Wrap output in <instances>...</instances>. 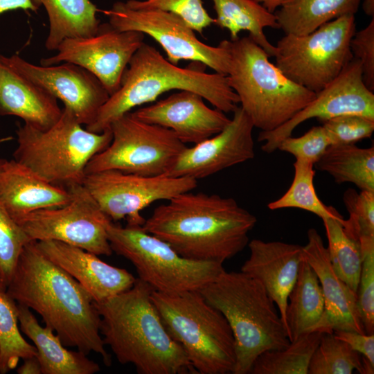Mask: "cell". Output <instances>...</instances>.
I'll return each mask as SVG.
<instances>
[{"mask_svg": "<svg viewBox=\"0 0 374 374\" xmlns=\"http://www.w3.org/2000/svg\"><path fill=\"white\" fill-rule=\"evenodd\" d=\"M144 38L141 32L121 31L109 22L100 24L93 35L64 39L57 53L42 58L40 64L70 62L79 65L93 73L111 96L120 88L125 71Z\"/></svg>", "mask_w": 374, "mask_h": 374, "instance_id": "9a60e30c", "label": "cell"}, {"mask_svg": "<svg viewBox=\"0 0 374 374\" xmlns=\"http://www.w3.org/2000/svg\"><path fill=\"white\" fill-rule=\"evenodd\" d=\"M132 114L171 130L184 144H196L219 133L231 121L222 111L208 107L201 95L188 90L177 91Z\"/></svg>", "mask_w": 374, "mask_h": 374, "instance_id": "d6986e66", "label": "cell"}, {"mask_svg": "<svg viewBox=\"0 0 374 374\" xmlns=\"http://www.w3.org/2000/svg\"><path fill=\"white\" fill-rule=\"evenodd\" d=\"M21 9L36 12L37 8L31 0H0V15L10 10Z\"/></svg>", "mask_w": 374, "mask_h": 374, "instance_id": "ee69618b", "label": "cell"}, {"mask_svg": "<svg viewBox=\"0 0 374 374\" xmlns=\"http://www.w3.org/2000/svg\"><path fill=\"white\" fill-rule=\"evenodd\" d=\"M330 139L323 125L314 126L303 135L283 139L277 149L292 154L296 160L314 165L327 148L331 145Z\"/></svg>", "mask_w": 374, "mask_h": 374, "instance_id": "ab89813d", "label": "cell"}, {"mask_svg": "<svg viewBox=\"0 0 374 374\" xmlns=\"http://www.w3.org/2000/svg\"><path fill=\"white\" fill-rule=\"evenodd\" d=\"M39 9L46 10L49 31L45 41L48 51H56L65 39L89 37L96 34L100 24L98 8L90 0H31Z\"/></svg>", "mask_w": 374, "mask_h": 374, "instance_id": "484cf974", "label": "cell"}, {"mask_svg": "<svg viewBox=\"0 0 374 374\" xmlns=\"http://www.w3.org/2000/svg\"><path fill=\"white\" fill-rule=\"evenodd\" d=\"M250 255L241 271L259 281L276 303L285 326L290 292L303 260V247L280 241L253 239L248 244ZM287 330V329H286Z\"/></svg>", "mask_w": 374, "mask_h": 374, "instance_id": "7402d4cb", "label": "cell"}, {"mask_svg": "<svg viewBox=\"0 0 374 374\" xmlns=\"http://www.w3.org/2000/svg\"><path fill=\"white\" fill-rule=\"evenodd\" d=\"M350 114L374 119V93L365 85L361 62L354 57L306 107L278 128L261 131L258 141L263 143L262 151L271 153L283 139L291 136L297 126L309 119L316 118L323 122Z\"/></svg>", "mask_w": 374, "mask_h": 374, "instance_id": "2e32d148", "label": "cell"}, {"mask_svg": "<svg viewBox=\"0 0 374 374\" xmlns=\"http://www.w3.org/2000/svg\"><path fill=\"white\" fill-rule=\"evenodd\" d=\"M67 188L48 183L14 159L6 160L0 172V204L16 221L35 211L67 204Z\"/></svg>", "mask_w": 374, "mask_h": 374, "instance_id": "cb8c5ba5", "label": "cell"}, {"mask_svg": "<svg viewBox=\"0 0 374 374\" xmlns=\"http://www.w3.org/2000/svg\"><path fill=\"white\" fill-rule=\"evenodd\" d=\"M201 64L179 67L144 42L132 57L118 90L109 96L96 121L86 129L101 133L132 109L154 102L162 93L172 90L195 92L215 108L224 113L233 112L240 101L227 76L216 72L208 73Z\"/></svg>", "mask_w": 374, "mask_h": 374, "instance_id": "277c9868", "label": "cell"}, {"mask_svg": "<svg viewBox=\"0 0 374 374\" xmlns=\"http://www.w3.org/2000/svg\"><path fill=\"white\" fill-rule=\"evenodd\" d=\"M333 334L362 355L364 374H373L374 333L362 334L353 331L336 330Z\"/></svg>", "mask_w": 374, "mask_h": 374, "instance_id": "7bdbcfd3", "label": "cell"}, {"mask_svg": "<svg viewBox=\"0 0 374 374\" xmlns=\"http://www.w3.org/2000/svg\"><path fill=\"white\" fill-rule=\"evenodd\" d=\"M13 139V137L11 136H5V137H0V144L6 143L7 141H10ZM6 159L0 158V172L3 168V166L5 163Z\"/></svg>", "mask_w": 374, "mask_h": 374, "instance_id": "c3c4849f", "label": "cell"}, {"mask_svg": "<svg viewBox=\"0 0 374 374\" xmlns=\"http://www.w3.org/2000/svg\"><path fill=\"white\" fill-rule=\"evenodd\" d=\"M354 371L364 374L362 355L333 332L323 333L308 374H351Z\"/></svg>", "mask_w": 374, "mask_h": 374, "instance_id": "e575fe53", "label": "cell"}, {"mask_svg": "<svg viewBox=\"0 0 374 374\" xmlns=\"http://www.w3.org/2000/svg\"><path fill=\"white\" fill-rule=\"evenodd\" d=\"M199 292L231 329L236 355L233 374L249 373L262 353L290 344L276 303L255 278L241 271L224 270Z\"/></svg>", "mask_w": 374, "mask_h": 374, "instance_id": "5b68a950", "label": "cell"}, {"mask_svg": "<svg viewBox=\"0 0 374 374\" xmlns=\"http://www.w3.org/2000/svg\"><path fill=\"white\" fill-rule=\"evenodd\" d=\"M106 229L112 251L131 262L139 278L154 291H199L224 270L221 262L181 256L141 225L127 224L123 227L109 221Z\"/></svg>", "mask_w": 374, "mask_h": 374, "instance_id": "9c48e42d", "label": "cell"}, {"mask_svg": "<svg viewBox=\"0 0 374 374\" xmlns=\"http://www.w3.org/2000/svg\"><path fill=\"white\" fill-rule=\"evenodd\" d=\"M152 291L137 278L127 291L95 302L105 345L118 362L133 364L141 374L196 373L166 329L152 300Z\"/></svg>", "mask_w": 374, "mask_h": 374, "instance_id": "3957f363", "label": "cell"}, {"mask_svg": "<svg viewBox=\"0 0 374 374\" xmlns=\"http://www.w3.org/2000/svg\"><path fill=\"white\" fill-rule=\"evenodd\" d=\"M6 292L17 303L37 312L64 346L87 355L99 354L112 363L100 331V317L87 290L51 262L30 241L23 249Z\"/></svg>", "mask_w": 374, "mask_h": 374, "instance_id": "6da1fadb", "label": "cell"}, {"mask_svg": "<svg viewBox=\"0 0 374 374\" xmlns=\"http://www.w3.org/2000/svg\"><path fill=\"white\" fill-rule=\"evenodd\" d=\"M314 166L328 173L337 184L352 183L361 190L374 191L373 146L331 145Z\"/></svg>", "mask_w": 374, "mask_h": 374, "instance_id": "f546056e", "label": "cell"}, {"mask_svg": "<svg viewBox=\"0 0 374 374\" xmlns=\"http://www.w3.org/2000/svg\"><path fill=\"white\" fill-rule=\"evenodd\" d=\"M216 13L214 23L229 31L231 40L239 38V33L247 31L268 56L274 57L275 46L267 39L265 28L279 29L274 13L269 12L255 0H211Z\"/></svg>", "mask_w": 374, "mask_h": 374, "instance_id": "4316f807", "label": "cell"}, {"mask_svg": "<svg viewBox=\"0 0 374 374\" xmlns=\"http://www.w3.org/2000/svg\"><path fill=\"white\" fill-rule=\"evenodd\" d=\"M322 123L332 145L355 144L374 131V119L360 115L339 116Z\"/></svg>", "mask_w": 374, "mask_h": 374, "instance_id": "60d3db41", "label": "cell"}, {"mask_svg": "<svg viewBox=\"0 0 374 374\" xmlns=\"http://www.w3.org/2000/svg\"><path fill=\"white\" fill-rule=\"evenodd\" d=\"M322 220L332 268L337 276L357 294L362 265L359 244L344 231L342 225L344 219L327 217Z\"/></svg>", "mask_w": 374, "mask_h": 374, "instance_id": "1f68e13d", "label": "cell"}, {"mask_svg": "<svg viewBox=\"0 0 374 374\" xmlns=\"http://www.w3.org/2000/svg\"><path fill=\"white\" fill-rule=\"evenodd\" d=\"M250 37L230 40L229 83L254 127L274 130L306 107L316 93L287 78Z\"/></svg>", "mask_w": 374, "mask_h": 374, "instance_id": "8992f818", "label": "cell"}, {"mask_svg": "<svg viewBox=\"0 0 374 374\" xmlns=\"http://www.w3.org/2000/svg\"><path fill=\"white\" fill-rule=\"evenodd\" d=\"M57 99L13 67L0 53V116H15L44 130L60 118Z\"/></svg>", "mask_w": 374, "mask_h": 374, "instance_id": "603a6c76", "label": "cell"}, {"mask_svg": "<svg viewBox=\"0 0 374 374\" xmlns=\"http://www.w3.org/2000/svg\"><path fill=\"white\" fill-rule=\"evenodd\" d=\"M36 355L35 346L19 331L17 302L0 292V374L16 368L20 359Z\"/></svg>", "mask_w": 374, "mask_h": 374, "instance_id": "836d02e7", "label": "cell"}, {"mask_svg": "<svg viewBox=\"0 0 374 374\" xmlns=\"http://www.w3.org/2000/svg\"><path fill=\"white\" fill-rule=\"evenodd\" d=\"M362 0H283L275 11L285 35H303L345 15H355Z\"/></svg>", "mask_w": 374, "mask_h": 374, "instance_id": "83f0119b", "label": "cell"}, {"mask_svg": "<svg viewBox=\"0 0 374 374\" xmlns=\"http://www.w3.org/2000/svg\"><path fill=\"white\" fill-rule=\"evenodd\" d=\"M6 288H7L6 285L2 281V280L0 278V292H6Z\"/></svg>", "mask_w": 374, "mask_h": 374, "instance_id": "681fc988", "label": "cell"}, {"mask_svg": "<svg viewBox=\"0 0 374 374\" xmlns=\"http://www.w3.org/2000/svg\"><path fill=\"white\" fill-rule=\"evenodd\" d=\"M82 126L65 107L59 120L47 130L19 124L13 159L48 183L66 186L82 184L90 159L112 139L110 128L95 133Z\"/></svg>", "mask_w": 374, "mask_h": 374, "instance_id": "ba28073f", "label": "cell"}, {"mask_svg": "<svg viewBox=\"0 0 374 374\" xmlns=\"http://www.w3.org/2000/svg\"><path fill=\"white\" fill-rule=\"evenodd\" d=\"M362 8L366 15L374 17V0H363Z\"/></svg>", "mask_w": 374, "mask_h": 374, "instance_id": "7dc6e473", "label": "cell"}, {"mask_svg": "<svg viewBox=\"0 0 374 374\" xmlns=\"http://www.w3.org/2000/svg\"><path fill=\"white\" fill-rule=\"evenodd\" d=\"M30 241L21 226L0 204V278L6 287L23 249Z\"/></svg>", "mask_w": 374, "mask_h": 374, "instance_id": "8d00e7d4", "label": "cell"}, {"mask_svg": "<svg viewBox=\"0 0 374 374\" xmlns=\"http://www.w3.org/2000/svg\"><path fill=\"white\" fill-rule=\"evenodd\" d=\"M262 5L269 12L274 13L280 7L283 0H255Z\"/></svg>", "mask_w": 374, "mask_h": 374, "instance_id": "bcb514c9", "label": "cell"}, {"mask_svg": "<svg viewBox=\"0 0 374 374\" xmlns=\"http://www.w3.org/2000/svg\"><path fill=\"white\" fill-rule=\"evenodd\" d=\"M17 304L19 329L36 348L42 374H93L100 370L86 354L66 349L51 328L40 326L30 309Z\"/></svg>", "mask_w": 374, "mask_h": 374, "instance_id": "d4e9b609", "label": "cell"}, {"mask_svg": "<svg viewBox=\"0 0 374 374\" xmlns=\"http://www.w3.org/2000/svg\"><path fill=\"white\" fill-rule=\"evenodd\" d=\"M19 374H42L40 363L36 356L24 359L23 364L18 368Z\"/></svg>", "mask_w": 374, "mask_h": 374, "instance_id": "f6af8a7d", "label": "cell"}, {"mask_svg": "<svg viewBox=\"0 0 374 374\" xmlns=\"http://www.w3.org/2000/svg\"><path fill=\"white\" fill-rule=\"evenodd\" d=\"M324 310V299L318 277L305 258L290 292L285 326L290 341L312 331Z\"/></svg>", "mask_w": 374, "mask_h": 374, "instance_id": "f1b7e54d", "label": "cell"}, {"mask_svg": "<svg viewBox=\"0 0 374 374\" xmlns=\"http://www.w3.org/2000/svg\"><path fill=\"white\" fill-rule=\"evenodd\" d=\"M82 184L112 221L126 218L129 225H143L141 211L159 200H169L197 186V180L166 175L143 176L116 170L86 174Z\"/></svg>", "mask_w": 374, "mask_h": 374, "instance_id": "5bb4252c", "label": "cell"}, {"mask_svg": "<svg viewBox=\"0 0 374 374\" xmlns=\"http://www.w3.org/2000/svg\"><path fill=\"white\" fill-rule=\"evenodd\" d=\"M359 244L362 265L357 289V305L366 334L374 333V238H362Z\"/></svg>", "mask_w": 374, "mask_h": 374, "instance_id": "74e56055", "label": "cell"}, {"mask_svg": "<svg viewBox=\"0 0 374 374\" xmlns=\"http://www.w3.org/2000/svg\"><path fill=\"white\" fill-rule=\"evenodd\" d=\"M323 332L311 331L300 335L282 349L262 353L254 361L251 374H308L311 357Z\"/></svg>", "mask_w": 374, "mask_h": 374, "instance_id": "4dcf8cb0", "label": "cell"}, {"mask_svg": "<svg viewBox=\"0 0 374 374\" xmlns=\"http://www.w3.org/2000/svg\"><path fill=\"white\" fill-rule=\"evenodd\" d=\"M355 32V15H345L308 34H287L275 46V65L292 82L317 93L353 59Z\"/></svg>", "mask_w": 374, "mask_h": 374, "instance_id": "30bf717a", "label": "cell"}, {"mask_svg": "<svg viewBox=\"0 0 374 374\" xmlns=\"http://www.w3.org/2000/svg\"><path fill=\"white\" fill-rule=\"evenodd\" d=\"M35 242L44 256L82 285L96 303L127 291L136 281L126 269L109 265L80 247L57 240Z\"/></svg>", "mask_w": 374, "mask_h": 374, "instance_id": "44dd1931", "label": "cell"}, {"mask_svg": "<svg viewBox=\"0 0 374 374\" xmlns=\"http://www.w3.org/2000/svg\"><path fill=\"white\" fill-rule=\"evenodd\" d=\"M303 253L318 277L324 299L323 313L312 331L366 333L358 308L357 295L335 274L328 249L317 229L308 230V243L303 247Z\"/></svg>", "mask_w": 374, "mask_h": 374, "instance_id": "ffe728a7", "label": "cell"}, {"mask_svg": "<svg viewBox=\"0 0 374 374\" xmlns=\"http://www.w3.org/2000/svg\"><path fill=\"white\" fill-rule=\"evenodd\" d=\"M7 59L19 72L60 100L86 127L96 121L110 96L100 81L79 65L70 62L36 65L17 54Z\"/></svg>", "mask_w": 374, "mask_h": 374, "instance_id": "e0dca14e", "label": "cell"}, {"mask_svg": "<svg viewBox=\"0 0 374 374\" xmlns=\"http://www.w3.org/2000/svg\"><path fill=\"white\" fill-rule=\"evenodd\" d=\"M293 166L294 175L290 188L280 197L269 202L267 207L272 211L299 208L311 212L322 220L327 217L344 219L334 207L326 206L319 198L313 182L314 165L296 160Z\"/></svg>", "mask_w": 374, "mask_h": 374, "instance_id": "d6a6232c", "label": "cell"}, {"mask_svg": "<svg viewBox=\"0 0 374 374\" xmlns=\"http://www.w3.org/2000/svg\"><path fill=\"white\" fill-rule=\"evenodd\" d=\"M104 13L116 29L139 31L152 37L162 47L171 63L177 65L181 60H190L226 75L230 40H222L217 46L206 44L177 15L157 9L133 8L125 1L114 3Z\"/></svg>", "mask_w": 374, "mask_h": 374, "instance_id": "7c38bea8", "label": "cell"}, {"mask_svg": "<svg viewBox=\"0 0 374 374\" xmlns=\"http://www.w3.org/2000/svg\"><path fill=\"white\" fill-rule=\"evenodd\" d=\"M256 222L232 197L190 190L157 206L142 227L184 258L224 262L245 248Z\"/></svg>", "mask_w": 374, "mask_h": 374, "instance_id": "7a4b0ae2", "label": "cell"}, {"mask_svg": "<svg viewBox=\"0 0 374 374\" xmlns=\"http://www.w3.org/2000/svg\"><path fill=\"white\" fill-rule=\"evenodd\" d=\"M151 297L166 329L182 347L196 373H233L236 355L231 329L199 291L153 290Z\"/></svg>", "mask_w": 374, "mask_h": 374, "instance_id": "52a82bcc", "label": "cell"}, {"mask_svg": "<svg viewBox=\"0 0 374 374\" xmlns=\"http://www.w3.org/2000/svg\"><path fill=\"white\" fill-rule=\"evenodd\" d=\"M64 206L35 211L17 222L32 241L57 240L96 254L111 256L106 226L112 221L81 183L66 186Z\"/></svg>", "mask_w": 374, "mask_h": 374, "instance_id": "4fadbf2b", "label": "cell"}, {"mask_svg": "<svg viewBox=\"0 0 374 374\" xmlns=\"http://www.w3.org/2000/svg\"><path fill=\"white\" fill-rule=\"evenodd\" d=\"M109 145L87 163L85 175L107 170L143 176L166 175L186 147L170 129L143 122L131 112L110 125Z\"/></svg>", "mask_w": 374, "mask_h": 374, "instance_id": "8fae6325", "label": "cell"}, {"mask_svg": "<svg viewBox=\"0 0 374 374\" xmlns=\"http://www.w3.org/2000/svg\"><path fill=\"white\" fill-rule=\"evenodd\" d=\"M343 201L349 214L342 225L349 237L357 241L374 238V191L349 188L343 195Z\"/></svg>", "mask_w": 374, "mask_h": 374, "instance_id": "d590c367", "label": "cell"}, {"mask_svg": "<svg viewBox=\"0 0 374 374\" xmlns=\"http://www.w3.org/2000/svg\"><path fill=\"white\" fill-rule=\"evenodd\" d=\"M233 113L221 132L186 147L167 175L197 180L252 159L255 157L253 124L240 106Z\"/></svg>", "mask_w": 374, "mask_h": 374, "instance_id": "ac0fdd59", "label": "cell"}, {"mask_svg": "<svg viewBox=\"0 0 374 374\" xmlns=\"http://www.w3.org/2000/svg\"><path fill=\"white\" fill-rule=\"evenodd\" d=\"M353 57L360 61L363 81L374 91V17L366 27L356 31L350 41Z\"/></svg>", "mask_w": 374, "mask_h": 374, "instance_id": "b9f144b4", "label": "cell"}, {"mask_svg": "<svg viewBox=\"0 0 374 374\" xmlns=\"http://www.w3.org/2000/svg\"><path fill=\"white\" fill-rule=\"evenodd\" d=\"M125 3L133 8L157 9L176 14L200 34L214 23L202 0H127Z\"/></svg>", "mask_w": 374, "mask_h": 374, "instance_id": "f35d334b", "label": "cell"}]
</instances>
